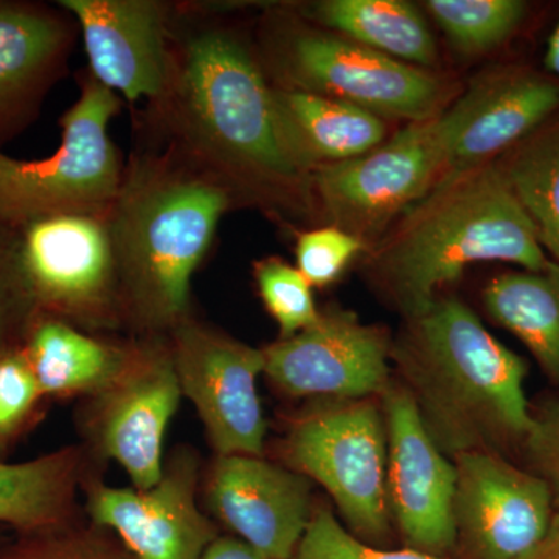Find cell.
<instances>
[{"label": "cell", "mask_w": 559, "mask_h": 559, "mask_svg": "<svg viewBox=\"0 0 559 559\" xmlns=\"http://www.w3.org/2000/svg\"><path fill=\"white\" fill-rule=\"evenodd\" d=\"M202 559H271L231 535H221L205 551Z\"/></svg>", "instance_id": "34"}, {"label": "cell", "mask_w": 559, "mask_h": 559, "mask_svg": "<svg viewBox=\"0 0 559 559\" xmlns=\"http://www.w3.org/2000/svg\"><path fill=\"white\" fill-rule=\"evenodd\" d=\"M49 404L22 348L0 355V462L38 428Z\"/></svg>", "instance_id": "28"}, {"label": "cell", "mask_w": 559, "mask_h": 559, "mask_svg": "<svg viewBox=\"0 0 559 559\" xmlns=\"http://www.w3.org/2000/svg\"><path fill=\"white\" fill-rule=\"evenodd\" d=\"M257 286L264 307L278 323L280 340H288L318 322L312 286L297 267L270 257L253 267Z\"/></svg>", "instance_id": "29"}, {"label": "cell", "mask_w": 559, "mask_h": 559, "mask_svg": "<svg viewBox=\"0 0 559 559\" xmlns=\"http://www.w3.org/2000/svg\"><path fill=\"white\" fill-rule=\"evenodd\" d=\"M120 97L90 75L61 117L60 148L38 160L0 153V219L20 227L32 221L75 212H109L123 179L109 123Z\"/></svg>", "instance_id": "7"}, {"label": "cell", "mask_w": 559, "mask_h": 559, "mask_svg": "<svg viewBox=\"0 0 559 559\" xmlns=\"http://www.w3.org/2000/svg\"><path fill=\"white\" fill-rule=\"evenodd\" d=\"M484 304L496 323L524 342L559 388V263L492 278L484 290Z\"/></svg>", "instance_id": "24"}, {"label": "cell", "mask_w": 559, "mask_h": 559, "mask_svg": "<svg viewBox=\"0 0 559 559\" xmlns=\"http://www.w3.org/2000/svg\"><path fill=\"white\" fill-rule=\"evenodd\" d=\"M546 68L551 76L559 80V22L551 33L549 46L546 51Z\"/></svg>", "instance_id": "36"}, {"label": "cell", "mask_w": 559, "mask_h": 559, "mask_svg": "<svg viewBox=\"0 0 559 559\" xmlns=\"http://www.w3.org/2000/svg\"><path fill=\"white\" fill-rule=\"evenodd\" d=\"M521 207L532 219L543 249L559 263V119L547 121L495 160Z\"/></svg>", "instance_id": "25"}, {"label": "cell", "mask_w": 559, "mask_h": 559, "mask_svg": "<svg viewBox=\"0 0 559 559\" xmlns=\"http://www.w3.org/2000/svg\"><path fill=\"white\" fill-rule=\"evenodd\" d=\"M202 469L200 452L179 444L148 489L110 487L94 474L83 488L84 514L116 533L138 559H202L223 535L198 499Z\"/></svg>", "instance_id": "12"}, {"label": "cell", "mask_w": 559, "mask_h": 559, "mask_svg": "<svg viewBox=\"0 0 559 559\" xmlns=\"http://www.w3.org/2000/svg\"><path fill=\"white\" fill-rule=\"evenodd\" d=\"M103 471L81 443L27 462H0V524L31 533L80 520L84 485Z\"/></svg>", "instance_id": "21"}, {"label": "cell", "mask_w": 559, "mask_h": 559, "mask_svg": "<svg viewBox=\"0 0 559 559\" xmlns=\"http://www.w3.org/2000/svg\"><path fill=\"white\" fill-rule=\"evenodd\" d=\"M259 60L278 90L347 102L382 119L426 120L450 100V84L437 73L393 60L301 16L267 20Z\"/></svg>", "instance_id": "5"}, {"label": "cell", "mask_w": 559, "mask_h": 559, "mask_svg": "<svg viewBox=\"0 0 559 559\" xmlns=\"http://www.w3.org/2000/svg\"><path fill=\"white\" fill-rule=\"evenodd\" d=\"M533 417L535 423L522 447L533 473L546 480L559 498V403L544 407Z\"/></svg>", "instance_id": "33"}, {"label": "cell", "mask_w": 559, "mask_h": 559, "mask_svg": "<svg viewBox=\"0 0 559 559\" xmlns=\"http://www.w3.org/2000/svg\"><path fill=\"white\" fill-rule=\"evenodd\" d=\"M36 319L22 274L20 229L0 219V355L24 347Z\"/></svg>", "instance_id": "30"}, {"label": "cell", "mask_w": 559, "mask_h": 559, "mask_svg": "<svg viewBox=\"0 0 559 559\" xmlns=\"http://www.w3.org/2000/svg\"><path fill=\"white\" fill-rule=\"evenodd\" d=\"M312 481L255 455H213L202 469L204 510L271 559H293L310 524Z\"/></svg>", "instance_id": "16"}, {"label": "cell", "mask_w": 559, "mask_h": 559, "mask_svg": "<svg viewBox=\"0 0 559 559\" xmlns=\"http://www.w3.org/2000/svg\"><path fill=\"white\" fill-rule=\"evenodd\" d=\"M455 558L521 559L546 535L554 491L502 454L474 451L452 459Z\"/></svg>", "instance_id": "14"}, {"label": "cell", "mask_w": 559, "mask_h": 559, "mask_svg": "<svg viewBox=\"0 0 559 559\" xmlns=\"http://www.w3.org/2000/svg\"><path fill=\"white\" fill-rule=\"evenodd\" d=\"M182 399L197 411L213 455L264 457L267 421L257 380L263 348L191 316L168 336Z\"/></svg>", "instance_id": "11"}, {"label": "cell", "mask_w": 559, "mask_h": 559, "mask_svg": "<svg viewBox=\"0 0 559 559\" xmlns=\"http://www.w3.org/2000/svg\"><path fill=\"white\" fill-rule=\"evenodd\" d=\"M79 22L91 75L130 103L159 102L173 72V9L157 0H61Z\"/></svg>", "instance_id": "17"}, {"label": "cell", "mask_w": 559, "mask_h": 559, "mask_svg": "<svg viewBox=\"0 0 559 559\" xmlns=\"http://www.w3.org/2000/svg\"><path fill=\"white\" fill-rule=\"evenodd\" d=\"M293 559H447L421 551L385 549L356 538L334 516L330 507L318 503Z\"/></svg>", "instance_id": "31"}, {"label": "cell", "mask_w": 559, "mask_h": 559, "mask_svg": "<svg viewBox=\"0 0 559 559\" xmlns=\"http://www.w3.org/2000/svg\"><path fill=\"white\" fill-rule=\"evenodd\" d=\"M521 559H559V510L551 516L543 539Z\"/></svg>", "instance_id": "35"}, {"label": "cell", "mask_w": 559, "mask_h": 559, "mask_svg": "<svg viewBox=\"0 0 559 559\" xmlns=\"http://www.w3.org/2000/svg\"><path fill=\"white\" fill-rule=\"evenodd\" d=\"M123 340L95 336L38 316L25 340V358L49 401L81 400L109 380L123 356Z\"/></svg>", "instance_id": "22"}, {"label": "cell", "mask_w": 559, "mask_h": 559, "mask_svg": "<svg viewBox=\"0 0 559 559\" xmlns=\"http://www.w3.org/2000/svg\"><path fill=\"white\" fill-rule=\"evenodd\" d=\"M272 102L283 145L311 176L318 168L358 159L388 135L382 117L347 102L274 86Z\"/></svg>", "instance_id": "20"}, {"label": "cell", "mask_w": 559, "mask_h": 559, "mask_svg": "<svg viewBox=\"0 0 559 559\" xmlns=\"http://www.w3.org/2000/svg\"><path fill=\"white\" fill-rule=\"evenodd\" d=\"M68 22L38 3L0 0V140L35 117L40 98L64 66Z\"/></svg>", "instance_id": "19"}, {"label": "cell", "mask_w": 559, "mask_h": 559, "mask_svg": "<svg viewBox=\"0 0 559 559\" xmlns=\"http://www.w3.org/2000/svg\"><path fill=\"white\" fill-rule=\"evenodd\" d=\"M180 400L168 337H124L119 367L100 389L79 400L80 443L103 469L109 462L121 466L132 488L154 487Z\"/></svg>", "instance_id": "9"}, {"label": "cell", "mask_w": 559, "mask_h": 559, "mask_svg": "<svg viewBox=\"0 0 559 559\" xmlns=\"http://www.w3.org/2000/svg\"><path fill=\"white\" fill-rule=\"evenodd\" d=\"M380 403L388 432V500L393 525L406 549L454 559V462L430 439L414 401L395 378Z\"/></svg>", "instance_id": "15"}, {"label": "cell", "mask_w": 559, "mask_h": 559, "mask_svg": "<svg viewBox=\"0 0 559 559\" xmlns=\"http://www.w3.org/2000/svg\"><path fill=\"white\" fill-rule=\"evenodd\" d=\"M432 20L452 46L465 55H480L502 46L524 21L521 0H428Z\"/></svg>", "instance_id": "26"}, {"label": "cell", "mask_w": 559, "mask_h": 559, "mask_svg": "<svg viewBox=\"0 0 559 559\" xmlns=\"http://www.w3.org/2000/svg\"><path fill=\"white\" fill-rule=\"evenodd\" d=\"M460 123L455 102L385 140L358 159L318 168L312 191L319 216L329 226L366 242L380 240L396 216L436 187Z\"/></svg>", "instance_id": "8"}, {"label": "cell", "mask_w": 559, "mask_h": 559, "mask_svg": "<svg viewBox=\"0 0 559 559\" xmlns=\"http://www.w3.org/2000/svg\"><path fill=\"white\" fill-rule=\"evenodd\" d=\"M0 559H138L110 530L86 514L60 527L0 538Z\"/></svg>", "instance_id": "27"}, {"label": "cell", "mask_w": 559, "mask_h": 559, "mask_svg": "<svg viewBox=\"0 0 559 559\" xmlns=\"http://www.w3.org/2000/svg\"><path fill=\"white\" fill-rule=\"evenodd\" d=\"M170 86L153 103L170 148L230 194L283 221L319 218L312 176L297 167L275 121L259 55L212 20L173 22Z\"/></svg>", "instance_id": "1"}, {"label": "cell", "mask_w": 559, "mask_h": 559, "mask_svg": "<svg viewBox=\"0 0 559 559\" xmlns=\"http://www.w3.org/2000/svg\"><path fill=\"white\" fill-rule=\"evenodd\" d=\"M455 105L460 123L441 179L495 162L557 116L559 80L532 69L496 68L471 80Z\"/></svg>", "instance_id": "18"}, {"label": "cell", "mask_w": 559, "mask_h": 559, "mask_svg": "<svg viewBox=\"0 0 559 559\" xmlns=\"http://www.w3.org/2000/svg\"><path fill=\"white\" fill-rule=\"evenodd\" d=\"M367 252L374 289L406 320L428 311L471 264L538 272L551 261L496 162L439 180Z\"/></svg>", "instance_id": "4"}, {"label": "cell", "mask_w": 559, "mask_h": 559, "mask_svg": "<svg viewBox=\"0 0 559 559\" xmlns=\"http://www.w3.org/2000/svg\"><path fill=\"white\" fill-rule=\"evenodd\" d=\"M300 10L305 21L393 60L421 69L436 64V39L428 22L406 0H320Z\"/></svg>", "instance_id": "23"}, {"label": "cell", "mask_w": 559, "mask_h": 559, "mask_svg": "<svg viewBox=\"0 0 559 559\" xmlns=\"http://www.w3.org/2000/svg\"><path fill=\"white\" fill-rule=\"evenodd\" d=\"M108 215L61 213L17 227L22 274L38 316L95 336L124 331Z\"/></svg>", "instance_id": "10"}, {"label": "cell", "mask_w": 559, "mask_h": 559, "mask_svg": "<svg viewBox=\"0 0 559 559\" xmlns=\"http://www.w3.org/2000/svg\"><path fill=\"white\" fill-rule=\"evenodd\" d=\"M392 342L382 326L329 308L310 329L263 347V374L289 399H380L393 381Z\"/></svg>", "instance_id": "13"}, {"label": "cell", "mask_w": 559, "mask_h": 559, "mask_svg": "<svg viewBox=\"0 0 559 559\" xmlns=\"http://www.w3.org/2000/svg\"><path fill=\"white\" fill-rule=\"evenodd\" d=\"M277 460L325 489L356 538L378 547L392 538L380 399L310 401L286 419Z\"/></svg>", "instance_id": "6"}, {"label": "cell", "mask_w": 559, "mask_h": 559, "mask_svg": "<svg viewBox=\"0 0 559 559\" xmlns=\"http://www.w3.org/2000/svg\"><path fill=\"white\" fill-rule=\"evenodd\" d=\"M231 205L170 146L131 157L108 215L130 336L168 337L191 318V278Z\"/></svg>", "instance_id": "3"}, {"label": "cell", "mask_w": 559, "mask_h": 559, "mask_svg": "<svg viewBox=\"0 0 559 559\" xmlns=\"http://www.w3.org/2000/svg\"><path fill=\"white\" fill-rule=\"evenodd\" d=\"M390 362L447 457L500 454L527 439L535 423L524 389L527 364L463 301L443 297L407 319L392 342Z\"/></svg>", "instance_id": "2"}, {"label": "cell", "mask_w": 559, "mask_h": 559, "mask_svg": "<svg viewBox=\"0 0 559 559\" xmlns=\"http://www.w3.org/2000/svg\"><path fill=\"white\" fill-rule=\"evenodd\" d=\"M366 242L334 226L300 231L296 240L297 270L312 288L333 285L359 253L367 252Z\"/></svg>", "instance_id": "32"}]
</instances>
